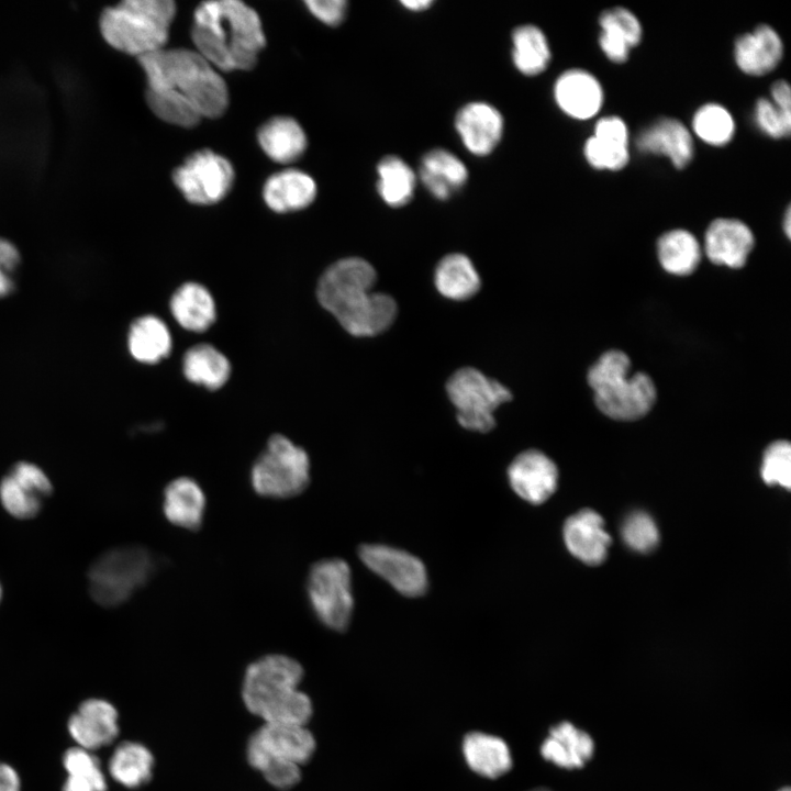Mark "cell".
Here are the masks:
<instances>
[{"mask_svg": "<svg viewBox=\"0 0 791 791\" xmlns=\"http://www.w3.org/2000/svg\"><path fill=\"white\" fill-rule=\"evenodd\" d=\"M406 10L413 12H420L432 7L433 1L431 0H403L400 2Z\"/></svg>", "mask_w": 791, "mask_h": 791, "instance_id": "cell-52", "label": "cell"}, {"mask_svg": "<svg viewBox=\"0 0 791 791\" xmlns=\"http://www.w3.org/2000/svg\"><path fill=\"white\" fill-rule=\"evenodd\" d=\"M554 99L568 116L588 120L601 110L604 94L600 81L591 73L572 68L564 71L555 81Z\"/></svg>", "mask_w": 791, "mask_h": 791, "instance_id": "cell-17", "label": "cell"}, {"mask_svg": "<svg viewBox=\"0 0 791 791\" xmlns=\"http://www.w3.org/2000/svg\"><path fill=\"white\" fill-rule=\"evenodd\" d=\"M21 263L16 245L0 236V300L9 298L16 290Z\"/></svg>", "mask_w": 791, "mask_h": 791, "instance_id": "cell-46", "label": "cell"}, {"mask_svg": "<svg viewBox=\"0 0 791 791\" xmlns=\"http://www.w3.org/2000/svg\"><path fill=\"white\" fill-rule=\"evenodd\" d=\"M305 592L311 611L325 627L345 631L352 619L354 597L348 564L339 558L314 562L308 572Z\"/></svg>", "mask_w": 791, "mask_h": 791, "instance_id": "cell-8", "label": "cell"}, {"mask_svg": "<svg viewBox=\"0 0 791 791\" xmlns=\"http://www.w3.org/2000/svg\"><path fill=\"white\" fill-rule=\"evenodd\" d=\"M630 357L622 350L612 349L601 355L588 371L595 405L613 420H638L656 401L653 379L645 372L630 376Z\"/></svg>", "mask_w": 791, "mask_h": 791, "instance_id": "cell-5", "label": "cell"}, {"mask_svg": "<svg viewBox=\"0 0 791 791\" xmlns=\"http://www.w3.org/2000/svg\"><path fill=\"white\" fill-rule=\"evenodd\" d=\"M312 712L310 698L297 689L270 706L260 717L269 724L305 726Z\"/></svg>", "mask_w": 791, "mask_h": 791, "instance_id": "cell-40", "label": "cell"}, {"mask_svg": "<svg viewBox=\"0 0 791 791\" xmlns=\"http://www.w3.org/2000/svg\"><path fill=\"white\" fill-rule=\"evenodd\" d=\"M419 178L435 199L445 201L465 186L468 169L454 153L434 148L422 157Z\"/></svg>", "mask_w": 791, "mask_h": 791, "instance_id": "cell-24", "label": "cell"}, {"mask_svg": "<svg viewBox=\"0 0 791 791\" xmlns=\"http://www.w3.org/2000/svg\"><path fill=\"white\" fill-rule=\"evenodd\" d=\"M18 772L8 764L0 762V791H20Z\"/></svg>", "mask_w": 791, "mask_h": 791, "instance_id": "cell-51", "label": "cell"}, {"mask_svg": "<svg viewBox=\"0 0 791 791\" xmlns=\"http://www.w3.org/2000/svg\"><path fill=\"white\" fill-rule=\"evenodd\" d=\"M361 561L405 597H420L427 589L424 564L414 555L382 544H366L358 552Z\"/></svg>", "mask_w": 791, "mask_h": 791, "instance_id": "cell-13", "label": "cell"}, {"mask_svg": "<svg viewBox=\"0 0 791 791\" xmlns=\"http://www.w3.org/2000/svg\"><path fill=\"white\" fill-rule=\"evenodd\" d=\"M230 372L229 359L210 344L194 345L183 356L186 378L210 390L221 388L227 381Z\"/></svg>", "mask_w": 791, "mask_h": 791, "instance_id": "cell-36", "label": "cell"}, {"mask_svg": "<svg viewBox=\"0 0 791 791\" xmlns=\"http://www.w3.org/2000/svg\"><path fill=\"white\" fill-rule=\"evenodd\" d=\"M63 766L68 776L62 791H107L100 761L90 750L79 746L67 749Z\"/></svg>", "mask_w": 791, "mask_h": 791, "instance_id": "cell-37", "label": "cell"}, {"mask_svg": "<svg viewBox=\"0 0 791 791\" xmlns=\"http://www.w3.org/2000/svg\"><path fill=\"white\" fill-rule=\"evenodd\" d=\"M463 754L469 768L486 778L495 779L512 767L508 744L500 737L471 732L463 740Z\"/></svg>", "mask_w": 791, "mask_h": 791, "instance_id": "cell-28", "label": "cell"}, {"mask_svg": "<svg viewBox=\"0 0 791 791\" xmlns=\"http://www.w3.org/2000/svg\"><path fill=\"white\" fill-rule=\"evenodd\" d=\"M196 51L216 70H249L266 45L257 12L239 0L200 3L193 13Z\"/></svg>", "mask_w": 791, "mask_h": 791, "instance_id": "cell-3", "label": "cell"}, {"mask_svg": "<svg viewBox=\"0 0 791 791\" xmlns=\"http://www.w3.org/2000/svg\"><path fill=\"white\" fill-rule=\"evenodd\" d=\"M583 155L588 164L599 170L616 171L630 160L628 144L591 135L584 143Z\"/></svg>", "mask_w": 791, "mask_h": 791, "instance_id": "cell-39", "label": "cell"}, {"mask_svg": "<svg viewBox=\"0 0 791 791\" xmlns=\"http://www.w3.org/2000/svg\"><path fill=\"white\" fill-rule=\"evenodd\" d=\"M755 122L759 130L771 138L789 136L791 111L783 110L767 98H760L755 105Z\"/></svg>", "mask_w": 791, "mask_h": 791, "instance_id": "cell-44", "label": "cell"}, {"mask_svg": "<svg viewBox=\"0 0 791 791\" xmlns=\"http://www.w3.org/2000/svg\"><path fill=\"white\" fill-rule=\"evenodd\" d=\"M235 172L225 157L210 151L192 153L172 174L183 198L193 204L209 205L223 200L234 183Z\"/></svg>", "mask_w": 791, "mask_h": 791, "instance_id": "cell-11", "label": "cell"}, {"mask_svg": "<svg viewBox=\"0 0 791 791\" xmlns=\"http://www.w3.org/2000/svg\"><path fill=\"white\" fill-rule=\"evenodd\" d=\"M293 762L270 759L258 770L265 779L278 789H289L300 781L301 770Z\"/></svg>", "mask_w": 791, "mask_h": 791, "instance_id": "cell-47", "label": "cell"}, {"mask_svg": "<svg viewBox=\"0 0 791 791\" xmlns=\"http://www.w3.org/2000/svg\"><path fill=\"white\" fill-rule=\"evenodd\" d=\"M593 135L628 144V130L626 123L615 115L599 119L594 125Z\"/></svg>", "mask_w": 791, "mask_h": 791, "instance_id": "cell-49", "label": "cell"}, {"mask_svg": "<svg viewBox=\"0 0 791 791\" xmlns=\"http://www.w3.org/2000/svg\"><path fill=\"white\" fill-rule=\"evenodd\" d=\"M257 138L265 154L280 164L299 159L308 145L303 129L289 116H275L265 122L258 130Z\"/></svg>", "mask_w": 791, "mask_h": 791, "instance_id": "cell-27", "label": "cell"}, {"mask_svg": "<svg viewBox=\"0 0 791 791\" xmlns=\"http://www.w3.org/2000/svg\"><path fill=\"white\" fill-rule=\"evenodd\" d=\"M532 791H550V790L545 789V788H538V789H534V790H532Z\"/></svg>", "mask_w": 791, "mask_h": 791, "instance_id": "cell-54", "label": "cell"}, {"mask_svg": "<svg viewBox=\"0 0 791 791\" xmlns=\"http://www.w3.org/2000/svg\"><path fill=\"white\" fill-rule=\"evenodd\" d=\"M315 747V739L305 726L265 723L249 738L246 755L256 770L270 759L302 766L313 756Z\"/></svg>", "mask_w": 791, "mask_h": 791, "instance_id": "cell-12", "label": "cell"}, {"mask_svg": "<svg viewBox=\"0 0 791 791\" xmlns=\"http://www.w3.org/2000/svg\"><path fill=\"white\" fill-rule=\"evenodd\" d=\"M305 4L316 19L330 26L339 25L347 11L345 0H307Z\"/></svg>", "mask_w": 791, "mask_h": 791, "instance_id": "cell-48", "label": "cell"}, {"mask_svg": "<svg viewBox=\"0 0 791 791\" xmlns=\"http://www.w3.org/2000/svg\"><path fill=\"white\" fill-rule=\"evenodd\" d=\"M377 191L391 208L408 204L415 191L416 175L410 165L397 155L382 157L377 165Z\"/></svg>", "mask_w": 791, "mask_h": 791, "instance_id": "cell-32", "label": "cell"}, {"mask_svg": "<svg viewBox=\"0 0 791 791\" xmlns=\"http://www.w3.org/2000/svg\"><path fill=\"white\" fill-rule=\"evenodd\" d=\"M552 53L544 32L536 25L524 24L512 33V60L524 76H536L546 70Z\"/></svg>", "mask_w": 791, "mask_h": 791, "instance_id": "cell-35", "label": "cell"}, {"mask_svg": "<svg viewBox=\"0 0 791 791\" xmlns=\"http://www.w3.org/2000/svg\"><path fill=\"white\" fill-rule=\"evenodd\" d=\"M771 101L779 108L791 111L790 86L786 80L776 81L770 89Z\"/></svg>", "mask_w": 791, "mask_h": 791, "instance_id": "cell-50", "label": "cell"}, {"mask_svg": "<svg viewBox=\"0 0 791 791\" xmlns=\"http://www.w3.org/2000/svg\"><path fill=\"white\" fill-rule=\"evenodd\" d=\"M130 355L143 364H156L171 350V336L166 324L155 315L135 319L127 332Z\"/></svg>", "mask_w": 791, "mask_h": 791, "instance_id": "cell-30", "label": "cell"}, {"mask_svg": "<svg viewBox=\"0 0 791 791\" xmlns=\"http://www.w3.org/2000/svg\"><path fill=\"white\" fill-rule=\"evenodd\" d=\"M154 757L149 749L135 742H124L113 751L109 772L120 784L136 789L151 780Z\"/></svg>", "mask_w": 791, "mask_h": 791, "instance_id": "cell-33", "label": "cell"}, {"mask_svg": "<svg viewBox=\"0 0 791 791\" xmlns=\"http://www.w3.org/2000/svg\"><path fill=\"white\" fill-rule=\"evenodd\" d=\"M564 539L568 550L588 565L603 562L611 544L602 517L590 509L577 512L565 522Z\"/></svg>", "mask_w": 791, "mask_h": 791, "instance_id": "cell-21", "label": "cell"}, {"mask_svg": "<svg viewBox=\"0 0 791 791\" xmlns=\"http://www.w3.org/2000/svg\"><path fill=\"white\" fill-rule=\"evenodd\" d=\"M315 197L316 185L313 178L297 169H286L271 175L263 189L265 203L277 213L305 209Z\"/></svg>", "mask_w": 791, "mask_h": 791, "instance_id": "cell-26", "label": "cell"}, {"mask_svg": "<svg viewBox=\"0 0 791 791\" xmlns=\"http://www.w3.org/2000/svg\"><path fill=\"white\" fill-rule=\"evenodd\" d=\"M159 565L158 557L143 546L108 549L88 569L89 594L100 606H119L152 579Z\"/></svg>", "mask_w": 791, "mask_h": 791, "instance_id": "cell-6", "label": "cell"}, {"mask_svg": "<svg viewBox=\"0 0 791 791\" xmlns=\"http://www.w3.org/2000/svg\"><path fill=\"white\" fill-rule=\"evenodd\" d=\"M207 498L202 487L182 476L168 482L163 491L161 509L174 526L194 532L202 526Z\"/></svg>", "mask_w": 791, "mask_h": 791, "instance_id": "cell-22", "label": "cell"}, {"mask_svg": "<svg viewBox=\"0 0 791 791\" xmlns=\"http://www.w3.org/2000/svg\"><path fill=\"white\" fill-rule=\"evenodd\" d=\"M137 59L146 76L147 104L163 121L193 127L226 111V83L197 51L163 48Z\"/></svg>", "mask_w": 791, "mask_h": 791, "instance_id": "cell-1", "label": "cell"}, {"mask_svg": "<svg viewBox=\"0 0 791 791\" xmlns=\"http://www.w3.org/2000/svg\"><path fill=\"white\" fill-rule=\"evenodd\" d=\"M657 253L661 267L677 276L692 274L701 260L698 239L689 231L681 229L664 233L658 238Z\"/></svg>", "mask_w": 791, "mask_h": 791, "instance_id": "cell-34", "label": "cell"}, {"mask_svg": "<svg viewBox=\"0 0 791 791\" xmlns=\"http://www.w3.org/2000/svg\"><path fill=\"white\" fill-rule=\"evenodd\" d=\"M0 502L13 517L33 519L42 508V499L22 488L9 474L0 481Z\"/></svg>", "mask_w": 791, "mask_h": 791, "instance_id": "cell-41", "label": "cell"}, {"mask_svg": "<svg viewBox=\"0 0 791 791\" xmlns=\"http://www.w3.org/2000/svg\"><path fill=\"white\" fill-rule=\"evenodd\" d=\"M249 482L263 498L289 499L302 493L310 483L307 452L282 434H274L254 461Z\"/></svg>", "mask_w": 791, "mask_h": 791, "instance_id": "cell-7", "label": "cell"}, {"mask_svg": "<svg viewBox=\"0 0 791 791\" xmlns=\"http://www.w3.org/2000/svg\"><path fill=\"white\" fill-rule=\"evenodd\" d=\"M761 477L768 484L791 486V446L788 441H776L765 450Z\"/></svg>", "mask_w": 791, "mask_h": 791, "instance_id": "cell-42", "label": "cell"}, {"mask_svg": "<svg viewBox=\"0 0 791 791\" xmlns=\"http://www.w3.org/2000/svg\"><path fill=\"white\" fill-rule=\"evenodd\" d=\"M784 232L788 237L791 235V214H790V208H788L786 214H784V223H783Z\"/></svg>", "mask_w": 791, "mask_h": 791, "instance_id": "cell-53", "label": "cell"}, {"mask_svg": "<svg viewBox=\"0 0 791 791\" xmlns=\"http://www.w3.org/2000/svg\"><path fill=\"white\" fill-rule=\"evenodd\" d=\"M693 133L711 146H724L735 133V122L729 111L717 103L701 105L692 118Z\"/></svg>", "mask_w": 791, "mask_h": 791, "instance_id": "cell-38", "label": "cell"}, {"mask_svg": "<svg viewBox=\"0 0 791 791\" xmlns=\"http://www.w3.org/2000/svg\"><path fill=\"white\" fill-rule=\"evenodd\" d=\"M22 488L44 499L53 492V486L45 471L34 463L21 460L8 472Z\"/></svg>", "mask_w": 791, "mask_h": 791, "instance_id": "cell-45", "label": "cell"}, {"mask_svg": "<svg viewBox=\"0 0 791 791\" xmlns=\"http://www.w3.org/2000/svg\"><path fill=\"white\" fill-rule=\"evenodd\" d=\"M455 129L465 148L475 156L483 157L491 154L500 143L504 120L492 104L472 101L457 112Z\"/></svg>", "mask_w": 791, "mask_h": 791, "instance_id": "cell-14", "label": "cell"}, {"mask_svg": "<svg viewBox=\"0 0 791 791\" xmlns=\"http://www.w3.org/2000/svg\"><path fill=\"white\" fill-rule=\"evenodd\" d=\"M778 791H791V790L789 787H783V788L779 789Z\"/></svg>", "mask_w": 791, "mask_h": 791, "instance_id": "cell-55", "label": "cell"}, {"mask_svg": "<svg viewBox=\"0 0 791 791\" xmlns=\"http://www.w3.org/2000/svg\"><path fill=\"white\" fill-rule=\"evenodd\" d=\"M601 32L599 46L613 63L622 64L628 58L631 48L639 44L643 29L636 15L626 8L615 7L599 16Z\"/></svg>", "mask_w": 791, "mask_h": 791, "instance_id": "cell-25", "label": "cell"}, {"mask_svg": "<svg viewBox=\"0 0 791 791\" xmlns=\"http://www.w3.org/2000/svg\"><path fill=\"white\" fill-rule=\"evenodd\" d=\"M639 152L664 155L671 164L684 168L693 158L694 145L690 131L673 118H661L643 129L636 136Z\"/></svg>", "mask_w": 791, "mask_h": 791, "instance_id": "cell-19", "label": "cell"}, {"mask_svg": "<svg viewBox=\"0 0 791 791\" xmlns=\"http://www.w3.org/2000/svg\"><path fill=\"white\" fill-rule=\"evenodd\" d=\"M171 0H126L105 8L100 32L113 48L137 58L165 48L176 15Z\"/></svg>", "mask_w": 791, "mask_h": 791, "instance_id": "cell-4", "label": "cell"}, {"mask_svg": "<svg viewBox=\"0 0 791 791\" xmlns=\"http://www.w3.org/2000/svg\"><path fill=\"white\" fill-rule=\"evenodd\" d=\"M783 56V43L775 29L767 24L738 36L734 44L737 67L749 76L772 71Z\"/></svg>", "mask_w": 791, "mask_h": 791, "instance_id": "cell-20", "label": "cell"}, {"mask_svg": "<svg viewBox=\"0 0 791 791\" xmlns=\"http://www.w3.org/2000/svg\"><path fill=\"white\" fill-rule=\"evenodd\" d=\"M170 311L181 327L197 333L208 330L216 316L211 293L197 282H186L175 291Z\"/></svg>", "mask_w": 791, "mask_h": 791, "instance_id": "cell-29", "label": "cell"}, {"mask_svg": "<svg viewBox=\"0 0 791 791\" xmlns=\"http://www.w3.org/2000/svg\"><path fill=\"white\" fill-rule=\"evenodd\" d=\"M434 283L437 291L450 300H467L475 296L481 280L472 261L464 254L444 256L436 266Z\"/></svg>", "mask_w": 791, "mask_h": 791, "instance_id": "cell-31", "label": "cell"}, {"mask_svg": "<svg viewBox=\"0 0 791 791\" xmlns=\"http://www.w3.org/2000/svg\"><path fill=\"white\" fill-rule=\"evenodd\" d=\"M754 244L751 230L737 219H715L708 226L704 237L708 258L715 265L734 269L746 264Z\"/></svg>", "mask_w": 791, "mask_h": 791, "instance_id": "cell-18", "label": "cell"}, {"mask_svg": "<svg viewBox=\"0 0 791 791\" xmlns=\"http://www.w3.org/2000/svg\"><path fill=\"white\" fill-rule=\"evenodd\" d=\"M303 668L296 659L270 654L253 661L245 671L242 697L245 706L261 716L270 706L299 689Z\"/></svg>", "mask_w": 791, "mask_h": 791, "instance_id": "cell-10", "label": "cell"}, {"mask_svg": "<svg viewBox=\"0 0 791 791\" xmlns=\"http://www.w3.org/2000/svg\"><path fill=\"white\" fill-rule=\"evenodd\" d=\"M508 477L519 497L530 503L539 504L555 492L558 470L544 453L528 449L513 459L508 468Z\"/></svg>", "mask_w": 791, "mask_h": 791, "instance_id": "cell-15", "label": "cell"}, {"mask_svg": "<svg viewBox=\"0 0 791 791\" xmlns=\"http://www.w3.org/2000/svg\"><path fill=\"white\" fill-rule=\"evenodd\" d=\"M594 742L584 731L564 721L549 729L541 745V755L547 761L564 768H582L593 756Z\"/></svg>", "mask_w": 791, "mask_h": 791, "instance_id": "cell-23", "label": "cell"}, {"mask_svg": "<svg viewBox=\"0 0 791 791\" xmlns=\"http://www.w3.org/2000/svg\"><path fill=\"white\" fill-rule=\"evenodd\" d=\"M446 390L457 410L459 424L481 433L494 427V410L512 399V393L502 383L471 367L455 371Z\"/></svg>", "mask_w": 791, "mask_h": 791, "instance_id": "cell-9", "label": "cell"}, {"mask_svg": "<svg viewBox=\"0 0 791 791\" xmlns=\"http://www.w3.org/2000/svg\"><path fill=\"white\" fill-rule=\"evenodd\" d=\"M622 536L627 546L639 553L653 550L659 541L658 528L654 520L644 512H634L626 517Z\"/></svg>", "mask_w": 791, "mask_h": 791, "instance_id": "cell-43", "label": "cell"}, {"mask_svg": "<svg viewBox=\"0 0 791 791\" xmlns=\"http://www.w3.org/2000/svg\"><path fill=\"white\" fill-rule=\"evenodd\" d=\"M68 732L79 747L90 751L110 745L119 734L118 711L105 700H86L69 717Z\"/></svg>", "mask_w": 791, "mask_h": 791, "instance_id": "cell-16", "label": "cell"}, {"mask_svg": "<svg viewBox=\"0 0 791 791\" xmlns=\"http://www.w3.org/2000/svg\"><path fill=\"white\" fill-rule=\"evenodd\" d=\"M1 597H2V589H1V584H0V600H1Z\"/></svg>", "mask_w": 791, "mask_h": 791, "instance_id": "cell-56", "label": "cell"}, {"mask_svg": "<svg viewBox=\"0 0 791 791\" xmlns=\"http://www.w3.org/2000/svg\"><path fill=\"white\" fill-rule=\"evenodd\" d=\"M376 279V270L367 260L342 258L320 277L319 302L349 334L378 335L393 323L397 303L389 294L371 291Z\"/></svg>", "mask_w": 791, "mask_h": 791, "instance_id": "cell-2", "label": "cell"}]
</instances>
